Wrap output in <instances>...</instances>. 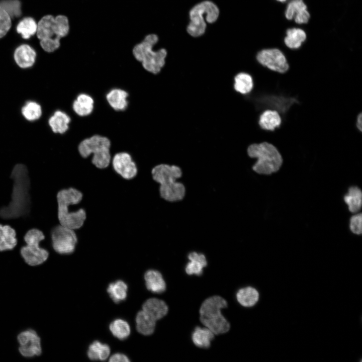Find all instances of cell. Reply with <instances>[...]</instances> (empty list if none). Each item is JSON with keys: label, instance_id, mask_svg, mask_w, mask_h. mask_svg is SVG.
Returning <instances> with one entry per match:
<instances>
[{"label": "cell", "instance_id": "obj_4", "mask_svg": "<svg viewBox=\"0 0 362 362\" xmlns=\"http://www.w3.org/2000/svg\"><path fill=\"white\" fill-rule=\"evenodd\" d=\"M153 179L159 184V193L164 200L174 202L182 200L185 195L184 185L176 179L181 177L182 170L176 165L160 164L151 170Z\"/></svg>", "mask_w": 362, "mask_h": 362}, {"label": "cell", "instance_id": "obj_2", "mask_svg": "<svg viewBox=\"0 0 362 362\" xmlns=\"http://www.w3.org/2000/svg\"><path fill=\"white\" fill-rule=\"evenodd\" d=\"M69 30L66 16L58 15L54 17L47 15L39 22L36 32L42 48L46 52H52L60 47L61 39L67 36Z\"/></svg>", "mask_w": 362, "mask_h": 362}, {"label": "cell", "instance_id": "obj_32", "mask_svg": "<svg viewBox=\"0 0 362 362\" xmlns=\"http://www.w3.org/2000/svg\"><path fill=\"white\" fill-rule=\"evenodd\" d=\"M128 287L121 280H118L109 284L107 292L111 299L116 303L124 301L127 297Z\"/></svg>", "mask_w": 362, "mask_h": 362}, {"label": "cell", "instance_id": "obj_18", "mask_svg": "<svg viewBox=\"0 0 362 362\" xmlns=\"http://www.w3.org/2000/svg\"><path fill=\"white\" fill-rule=\"evenodd\" d=\"M36 56L35 51L26 44L18 47L14 53V59L16 63L23 68L32 66L35 61Z\"/></svg>", "mask_w": 362, "mask_h": 362}, {"label": "cell", "instance_id": "obj_23", "mask_svg": "<svg viewBox=\"0 0 362 362\" xmlns=\"http://www.w3.org/2000/svg\"><path fill=\"white\" fill-rule=\"evenodd\" d=\"M188 257L190 261L185 268L186 273L189 275H201L203 268L207 265L205 256L202 253L192 252L189 254Z\"/></svg>", "mask_w": 362, "mask_h": 362}, {"label": "cell", "instance_id": "obj_36", "mask_svg": "<svg viewBox=\"0 0 362 362\" xmlns=\"http://www.w3.org/2000/svg\"><path fill=\"white\" fill-rule=\"evenodd\" d=\"M0 7L10 17H18L21 14V4L18 0H3L0 2Z\"/></svg>", "mask_w": 362, "mask_h": 362}, {"label": "cell", "instance_id": "obj_41", "mask_svg": "<svg viewBox=\"0 0 362 362\" xmlns=\"http://www.w3.org/2000/svg\"><path fill=\"white\" fill-rule=\"evenodd\" d=\"M277 1H279V2H286L287 0H277Z\"/></svg>", "mask_w": 362, "mask_h": 362}, {"label": "cell", "instance_id": "obj_38", "mask_svg": "<svg viewBox=\"0 0 362 362\" xmlns=\"http://www.w3.org/2000/svg\"><path fill=\"white\" fill-rule=\"evenodd\" d=\"M362 216L361 214H356L350 219L349 227L351 231L356 235H360L362 233Z\"/></svg>", "mask_w": 362, "mask_h": 362}, {"label": "cell", "instance_id": "obj_15", "mask_svg": "<svg viewBox=\"0 0 362 362\" xmlns=\"http://www.w3.org/2000/svg\"><path fill=\"white\" fill-rule=\"evenodd\" d=\"M285 16L288 20L294 19L297 24H306L310 18V14L303 0H291L285 12Z\"/></svg>", "mask_w": 362, "mask_h": 362}, {"label": "cell", "instance_id": "obj_10", "mask_svg": "<svg viewBox=\"0 0 362 362\" xmlns=\"http://www.w3.org/2000/svg\"><path fill=\"white\" fill-rule=\"evenodd\" d=\"M44 238L43 232L37 229H31L26 233L24 240L26 245L21 248L20 252L29 265H39L47 259L48 251L40 246V243Z\"/></svg>", "mask_w": 362, "mask_h": 362}, {"label": "cell", "instance_id": "obj_13", "mask_svg": "<svg viewBox=\"0 0 362 362\" xmlns=\"http://www.w3.org/2000/svg\"><path fill=\"white\" fill-rule=\"evenodd\" d=\"M17 340L19 351L23 356L31 358L42 353L41 338L35 330L28 329L20 332Z\"/></svg>", "mask_w": 362, "mask_h": 362}, {"label": "cell", "instance_id": "obj_1", "mask_svg": "<svg viewBox=\"0 0 362 362\" xmlns=\"http://www.w3.org/2000/svg\"><path fill=\"white\" fill-rule=\"evenodd\" d=\"M10 177L13 180L11 200L8 205L0 208V217L4 219L26 216L31 210L30 179L27 167L23 164L15 165Z\"/></svg>", "mask_w": 362, "mask_h": 362}, {"label": "cell", "instance_id": "obj_37", "mask_svg": "<svg viewBox=\"0 0 362 362\" xmlns=\"http://www.w3.org/2000/svg\"><path fill=\"white\" fill-rule=\"evenodd\" d=\"M11 26V17L8 14L0 7V38L4 36Z\"/></svg>", "mask_w": 362, "mask_h": 362}, {"label": "cell", "instance_id": "obj_34", "mask_svg": "<svg viewBox=\"0 0 362 362\" xmlns=\"http://www.w3.org/2000/svg\"><path fill=\"white\" fill-rule=\"evenodd\" d=\"M21 112L28 121H34L39 119L42 115L41 106L35 101H28L22 108Z\"/></svg>", "mask_w": 362, "mask_h": 362}, {"label": "cell", "instance_id": "obj_7", "mask_svg": "<svg viewBox=\"0 0 362 362\" xmlns=\"http://www.w3.org/2000/svg\"><path fill=\"white\" fill-rule=\"evenodd\" d=\"M227 307L226 301L219 296L207 298L201 305L199 310L200 321L215 335L226 333L230 329L229 322L221 313V310Z\"/></svg>", "mask_w": 362, "mask_h": 362}, {"label": "cell", "instance_id": "obj_12", "mask_svg": "<svg viewBox=\"0 0 362 362\" xmlns=\"http://www.w3.org/2000/svg\"><path fill=\"white\" fill-rule=\"evenodd\" d=\"M256 59L262 65L276 72L284 73L289 68L285 56L278 49L262 50L257 53Z\"/></svg>", "mask_w": 362, "mask_h": 362}, {"label": "cell", "instance_id": "obj_14", "mask_svg": "<svg viewBox=\"0 0 362 362\" xmlns=\"http://www.w3.org/2000/svg\"><path fill=\"white\" fill-rule=\"evenodd\" d=\"M112 163L115 171L125 179H132L137 175V165L128 152L116 153L112 158Z\"/></svg>", "mask_w": 362, "mask_h": 362}, {"label": "cell", "instance_id": "obj_24", "mask_svg": "<svg viewBox=\"0 0 362 362\" xmlns=\"http://www.w3.org/2000/svg\"><path fill=\"white\" fill-rule=\"evenodd\" d=\"M17 243L15 229L9 225L0 224V251L12 250Z\"/></svg>", "mask_w": 362, "mask_h": 362}, {"label": "cell", "instance_id": "obj_26", "mask_svg": "<svg viewBox=\"0 0 362 362\" xmlns=\"http://www.w3.org/2000/svg\"><path fill=\"white\" fill-rule=\"evenodd\" d=\"M214 335V333L207 327L197 326L192 333V339L197 347L207 348L210 347Z\"/></svg>", "mask_w": 362, "mask_h": 362}, {"label": "cell", "instance_id": "obj_35", "mask_svg": "<svg viewBox=\"0 0 362 362\" xmlns=\"http://www.w3.org/2000/svg\"><path fill=\"white\" fill-rule=\"evenodd\" d=\"M37 25L33 19L26 18L22 20L17 27L18 33L21 34L24 39H28L37 31Z\"/></svg>", "mask_w": 362, "mask_h": 362}, {"label": "cell", "instance_id": "obj_19", "mask_svg": "<svg viewBox=\"0 0 362 362\" xmlns=\"http://www.w3.org/2000/svg\"><path fill=\"white\" fill-rule=\"evenodd\" d=\"M94 108V100L88 94L81 93L77 96L72 103V109L80 117L91 114Z\"/></svg>", "mask_w": 362, "mask_h": 362}, {"label": "cell", "instance_id": "obj_30", "mask_svg": "<svg viewBox=\"0 0 362 362\" xmlns=\"http://www.w3.org/2000/svg\"><path fill=\"white\" fill-rule=\"evenodd\" d=\"M284 42L286 45L291 49H298L306 39L304 31L300 28H291L287 30Z\"/></svg>", "mask_w": 362, "mask_h": 362}, {"label": "cell", "instance_id": "obj_8", "mask_svg": "<svg viewBox=\"0 0 362 362\" xmlns=\"http://www.w3.org/2000/svg\"><path fill=\"white\" fill-rule=\"evenodd\" d=\"M111 142L105 136L96 134L80 141L78 145L79 155L84 158L93 154L92 163L97 168L105 169L111 161Z\"/></svg>", "mask_w": 362, "mask_h": 362}, {"label": "cell", "instance_id": "obj_39", "mask_svg": "<svg viewBox=\"0 0 362 362\" xmlns=\"http://www.w3.org/2000/svg\"><path fill=\"white\" fill-rule=\"evenodd\" d=\"M109 361L111 362H129L130 360L125 354L116 353L110 357Z\"/></svg>", "mask_w": 362, "mask_h": 362}, {"label": "cell", "instance_id": "obj_20", "mask_svg": "<svg viewBox=\"0 0 362 362\" xmlns=\"http://www.w3.org/2000/svg\"><path fill=\"white\" fill-rule=\"evenodd\" d=\"M258 123L262 129L267 131H274L276 129L280 127L282 118L277 111L266 110L259 116Z\"/></svg>", "mask_w": 362, "mask_h": 362}, {"label": "cell", "instance_id": "obj_5", "mask_svg": "<svg viewBox=\"0 0 362 362\" xmlns=\"http://www.w3.org/2000/svg\"><path fill=\"white\" fill-rule=\"evenodd\" d=\"M158 41V36L156 34H148L142 41L135 45L132 50L134 58L142 67L154 74L160 72L165 65L167 56V51L164 48L154 50V46Z\"/></svg>", "mask_w": 362, "mask_h": 362}, {"label": "cell", "instance_id": "obj_21", "mask_svg": "<svg viewBox=\"0 0 362 362\" xmlns=\"http://www.w3.org/2000/svg\"><path fill=\"white\" fill-rule=\"evenodd\" d=\"M147 289L152 293L161 294L166 289L165 282L161 274L154 269L147 270L144 275Z\"/></svg>", "mask_w": 362, "mask_h": 362}, {"label": "cell", "instance_id": "obj_40", "mask_svg": "<svg viewBox=\"0 0 362 362\" xmlns=\"http://www.w3.org/2000/svg\"><path fill=\"white\" fill-rule=\"evenodd\" d=\"M355 126L356 127V129L358 131H359L360 132H361L362 131V114L361 112H360L356 117L355 119Z\"/></svg>", "mask_w": 362, "mask_h": 362}, {"label": "cell", "instance_id": "obj_6", "mask_svg": "<svg viewBox=\"0 0 362 362\" xmlns=\"http://www.w3.org/2000/svg\"><path fill=\"white\" fill-rule=\"evenodd\" d=\"M247 152L250 157L257 159L252 169L258 174L269 175L276 172L283 164L280 152L268 142L252 144L247 148Z\"/></svg>", "mask_w": 362, "mask_h": 362}, {"label": "cell", "instance_id": "obj_11", "mask_svg": "<svg viewBox=\"0 0 362 362\" xmlns=\"http://www.w3.org/2000/svg\"><path fill=\"white\" fill-rule=\"evenodd\" d=\"M51 238L53 248L56 252L69 254L74 251L77 242L74 230L60 224L52 229Z\"/></svg>", "mask_w": 362, "mask_h": 362}, {"label": "cell", "instance_id": "obj_22", "mask_svg": "<svg viewBox=\"0 0 362 362\" xmlns=\"http://www.w3.org/2000/svg\"><path fill=\"white\" fill-rule=\"evenodd\" d=\"M70 117L64 112L57 110L49 118L48 124L55 133L63 134L69 129Z\"/></svg>", "mask_w": 362, "mask_h": 362}, {"label": "cell", "instance_id": "obj_27", "mask_svg": "<svg viewBox=\"0 0 362 362\" xmlns=\"http://www.w3.org/2000/svg\"><path fill=\"white\" fill-rule=\"evenodd\" d=\"M344 201L350 212L357 213L361 207L362 193L360 189L356 186L350 187L348 193L344 196Z\"/></svg>", "mask_w": 362, "mask_h": 362}, {"label": "cell", "instance_id": "obj_9", "mask_svg": "<svg viewBox=\"0 0 362 362\" xmlns=\"http://www.w3.org/2000/svg\"><path fill=\"white\" fill-rule=\"evenodd\" d=\"M219 14L218 7L210 1H204L197 4L190 12L191 21L187 27L188 33L193 37L203 35L206 27L204 16L207 17L208 23H213L217 20Z\"/></svg>", "mask_w": 362, "mask_h": 362}, {"label": "cell", "instance_id": "obj_29", "mask_svg": "<svg viewBox=\"0 0 362 362\" xmlns=\"http://www.w3.org/2000/svg\"><path fill=\"white\" fill-rule=\"evenodd\" d=\"M110 353L109 346L99 341H95L90 344L87 350V356L93 360H105L108 358Z\"/></svg>", "mask_w": 362, "mask_h": 362}, {"label": "cell", "instance_id": "obj_16", "mask_svg": "<svg viewBox=\"0 0 362 362\" xmlns=\"http://www.w3.org/2000/svg\"><path fill=\"white\" fill-rule=\"evenodd\" d=\"M128 93L119 88L111 89L106 96V100L110 106L116 111H124L128 107Z\"/></svg>", "mask_w": 362, "mask_h": 362}, {"label": "cell", "instance_id": "obj_3", "mask_svg": "<svg viewBox=\"0 0 362 362\" xmlns=\"http://www.w3.org/2000/svg\"><path fill=\"white\" fill-rule=\"evenodd\" d=\"M56 198L60 224L74 230L80 228L86 219V212L82 208L72 211L70 206L77 205L82 201V193L71 187L60 190L57 194Z\"/></svg>", "mask_w": 362, "mask_h": 362}, {"label": "cell", "instance_id": "obj_17", "mask_svg": "<svg viewBox=\"0 0 362 362\" xmlns=\"http://www.w3.org/2000/svg\"><path fill=\"white\" fill-rule=\"evenodd\" d=\"M142 310L157 321L167 314L168 308L163 301L152 298L148 299L144 303Z\"/></svg>", "mask_w": 362, "mask_h": 362}, {"label": "cell", "instance_id": "obj_31", "mask_svg": "<svg viewBox=\"0 0 362 362\" xmlns=\"http://www.w3.org/2000/svg\"><path fill=\"white\" fill-rule=\"evenodd\" d=\"M234 88L238 93L246 95L249 93L253 88V80L252 76L246 72L238 73L234 78Z\"/></svg>", "mask_w": 362, "mask_h": 362}, {"label": "cell", "instance_id": "obj_25", "mask_svg": "<svg viewBox=\"0 0 362 362\" xmlns=\"http://www.w3.org/2000/svg\"><path fill=\"white\" fill-rule=\"evenodd\" d=\"M156 321L150 315L141 310L137 314L136 317L137 330L143 335H151L155 330Z\"/></svg>", "mask_w": 362, "mask_h": 362}, {"label": "cell", "instance_id": "obj_33", "mask_svg": "<svg viewBox=\"0 0 362 362\" xmlns=\"http://www.w3.org/2000/svg\"><path fill=\"white\" fill-rule=\"evenodd\" d=\"M110 330L116 338L124 340L127 338L130 333V327L128 322L121 319H117L110 324Z\"/></svg>", "mask_w": 362, "mask_h": 362}, {"label": "cell", "instance_id": "obj_28", "mask_svg": "<svg viewBox=\"0 0 362 362\" xmlns=\"http://www.w3.org/2000/svg\"><path fill=\"white\" fill-rule=\"evenodd\" d=\"M259 295L256 289L251 287L242 288L236 294L238 303L244 307L254 305L258 300Z\"/></svg>", "mask_w": 362, "mask_h": 362}]
</instances>
